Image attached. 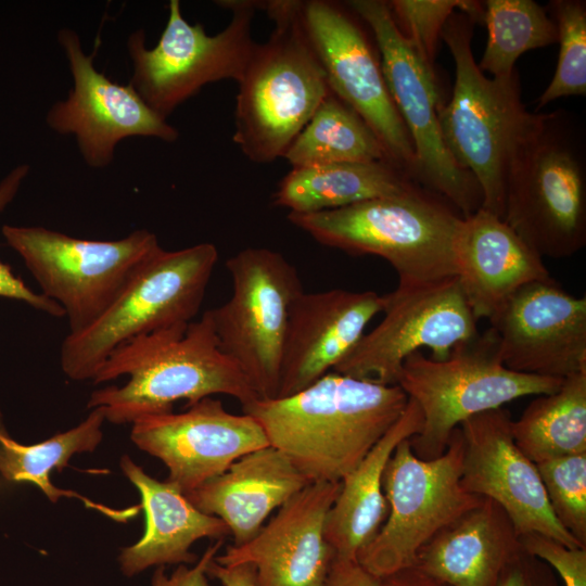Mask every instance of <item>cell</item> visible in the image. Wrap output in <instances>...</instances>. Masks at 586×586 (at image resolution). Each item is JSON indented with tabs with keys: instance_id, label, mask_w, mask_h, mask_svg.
<instances>
[{
	"instance_id": "obj_32",
	"label": "cell",
	"mask_w": 586,
	"mask_h": 586,
	"mask_svg": "<svg viewBox=\"0 0 586 586\" xmlns=\"http://www.w3.org/2000/svg\"><path fill=\"white\" fill-rule=\"evenodd\" d=\"M548 8L560 50L553 77L537 99L536 111L562 97L586 94V3L553 0Z\"/></svg>"
},
{
	"instance_id": "obj_18",
	"label": "cell",
	"mask_w": 586,
	"mask_h": 586,
	"mask_svg": "<svg viewBox=\"0 0 586 586\" xmlns=\"http://www.w3.org/2000/svg\"><path fill=\"white\" fill-rule=\"evenodd\" d=\"M489 322L512 371L565 379L586 370V297L551 277L519 289Z\"/></svg>"
},
{
	"instance_id": "obj_38",
	"label": "cell",
	"mask_w": 586,
	"mask_h": 586,
	"mask_svg": "<svg viewBox=\"0 0 586 586\" xmlns=\"http://www.w3.org/2000/svg\"><path fill=\"white\" fill-rule=\"evenodd\" d=\"M222 545L221 539L208 546L192 566L180 564L176 571L167 576L164 566H158L151 581L152 586H211L207 579V569L217 556Z\"/></svg>"
},
{
	"instance_id": "obj_33",
	"label": "cell",
	"mask_w": 586,
	"mask_h": 586,
	"mask_svg": "<svg viewBox=\"0 0 586 586\" xmlns=\"http://www.w3.org/2000/svg\"><path fill=\"white\" fill-rule=\"evenodd\" d=\"M396 26L424 63L433 67L442 30L456 11L480 23L484 5L471 0H392L387 1Z\"/></svg>"
},
{
	"instance_id": "obj_11",
	"label": "cell",
	"mask_w": 586,
	"mask_h": 586,
	"mask_svg": "<svg viewBox=\"0 0 586 586\" xmlns=\"http://www.w3.org/2000/svg\"><path fill=\"white\" fill-rule=\"evenodd\" d=\"M1 232L38 282L41 294L61 306L69 333L90 326L161 247L156 235L146 229L117 240L79 239L41 226L4 225Z\"/></svg>"
},
{
	"instance_id": "obj_13",
	"label": "cell",
	"mask_w": 586,
	"mask_h": 586,
	"mask_svg": "<svg viewBox=\"0 0 586 586\" xmlns=\"http://www.w3.org/2000/svg\"><path fill=\"white\" fill-rule=\"evenodd\" d=\"M226 267L232 294L208 309L218 346L258 398H275L290 308L304 291L301 279L281 253L267 247L243 249L227 259Z\"/></svg>"
},
{
	"instance_id": "obj_9",
	"label": "cell",
	"mask_w": 586,
	"mask_h": 586,
	"mask_svg": "<svg viewBox=\"0 0 586 586\" xmlns=\"http://www.w3.org/2000/svg\"><path fill=\"white\" fill-rule=\"evenodd\" d=\"M232 12L229 24L207 35L202 24L191 25L178 0H170L166 26L153 48L145 31H132L127 51L132 63L130 87L157 115L167 117L205 85L224 79L239 82L257 42L252 26L263 2L217 1Z\"/></svg>"
},
{
	"instance_id": "obj_34",
	"label": "cell",
	"mask_w": 586,
	"mask_h": 586,
	"mask_svg": "<svg viewBox=\"0 0 586 586\" xmlns=\"http://www.w3.org/2000/svg\"><path fill=\"white\" fill-rule=\"evenodd\" d=\"M536 467L555 517L586 548V453Z\"/></svg>"
},
{
	"instance_id": "obj_36",
	"label": "cell",
	"mask_w": 586,
	"mask_h": 586,
	"mask_svg": "<svg viewBox=\"0 0 586 586\" xmlns=\"http://www.w3.org/2000/svg\"><path fill=\"white\" fill-rule=\"evenodd\" d=\"M522 549L548 564L564 586H586V548L568 547L537 532L520 534Z\"/></svg>"
},
{
	"instance_id": "obj_24",
	"label": "cell",
	"mask_w": 586,
	"mask_h": 586,
	"mask_svg": "<svg viewBox=\"0 0 586 586\" xmlns=\"http://www.w3.org/2000/svg\"><path fill=\"white\" fill-rule=\"evenodd\" d=\"M521 550L520 534L507 512L484 497L428 540L412 566L449 586H497Z\"/></svg>"
},
{
	"instance_id": "obj_6",
	"label": "cell",
	"mask_w": 586,
	"mask_h": 586,
	"mask_svg": "<svg viewBox=\"0 0 586 586\" xmlns=\"http://www.w3.org/2000/svg\"><path fill=\"white\" fill-rule=\"evenodd\" d=\"M217 260L218 251L212 243L176 251L160 247L90 326L67 334L60 354L64 374L73 381L93 380L118 346L193 321Z\"/></svg>"
},
{
	"instance_id": "obj_8",
	"label": "cell",
	"mask_w": 586,
	"mask_h": 586,
	"mask_svg": "<svg viewBox=\"0 0 586 586\" xmlns=\"http://www.w3.org/2000/svg\"><path fill=\"white\" fill-rule=\"evenodd\" d=\"M562 381L506 368L491 327L442 360L418 351L403 361L397 377V385L423 415L421 431L409 440L411 449L420 459H435L464 420L520 397L553 393Z\"/></svg>"
},
{
	"instance_id": "obj_5",
	"label": "cell",
	"mask_w": 586,
	"mask_h": 586,
	"mask_svg": "<svg viewBox=\"0 0 586 586\" xmlns=\"http://www.w3.org/2000/svg\"><path fill=\"white\" fill-rule=\"evenodd\" d=\"M286 218L322 245L385 259L398 281L457 276L454 244L462 216L423 188Z\"/></svg>"
},
{
	"instance_id": "obj_26",
	"label": "cell",
	"mask_w": 586,
	"mask_h": 586,
	"mask_svg": "<svg viewBox=\"0 0 586 586\" xmlns=\"http://www.w3.org/2000/svg\"><path fill=\"white\" fill-rule=\"evenodd\" d=\"M423 425L420 407L408 398L398 420L341 481L331 507L324 535L334 559L357 560L359 552L380 530L387 514L383 474L400 442L417 435Z\"/></svg>"
},
{
	"instance_id": "obj_20",
	"label": "cell",
	"mask_w": 586,
	"mask_h": 586,
	"mask_svg": "<svg viewBox=\"0 0 586 586\" xmlns=\"http://www.w3.org/2000/svg\"><path fill=\"white\" fill-rule=\"evenodd\" d=\"M341 482H314L285 504L250 540L228 546L215 561L253 564L256 586H324L334 552L324 528Z\"/></svg>"
},
{
	"instance_id": "obj_23",
	"label": "cell",
	"mask_w": 586,
	"mask_h": 586,
	"mask_svg": "<svg viewBox=\"0 0 586 586\" xmlns=\"http://www.w3.org/2000/svg\"><path fill=\"white\" fill-rule=\"evenodd\" d=\"M310 482L279 449L266 446L235 460L187 498L202 512L225 522L241 545L264 526L270 513Z\"/></svg>"
},
{
	"instance_id": "obj_41",
	"label": "cell",
	"mask_w": 586,
	"mask_h": 586,
	"mask_svg": "<svg viewBox=\"0 0 586 586\" xmlns=\"http://www.w3.org/2000/svg\"><path fill=\"white\" fill-rule=\"evenodd\" d=\"M382 586H449L413 566L403 569L381 579Z\"/></svg>"
},
{
	"instance_id": "obj_40",
	"label": "cell",
	"mask_w": 586,
	"mask_h": 586,
	"mask_svg": "<svg viewBox=\"0 0 586 586\" xmlns=\"http://www.w3.org/2000/svg\"><path fill=\"white\" fill-rule=\"evenodd\" d=\"M207 575L218 579L222 586H256L255 568L250 563L221 565L214 559L207 569Z\"/></svg>"
},
{
	"instance_id": "obj_3",
	"label": "cell",
	"mask_w": 586,
	"mask_h": 586,
	"mask_svg": "<svg viewBox=\"0 0 586 586\" xmlns=\"http://www.w3.org/2000/svg\"><path fill=\"white\" fill-rule=\"evenodd\" d=\"M585 152L582 125L563 109L528 112L510 150L502 219L542 258L586 244Z\"/></svg>"
},
{
	"instance_id": "obj_35",
	"label": "cell",
	"mask_w": 586,
	"mask_h": 586,
	"mask_svg": "<svg viewBox=\"0 0 586 586\" xmlns=\"http://www.w3.org/2000/svg\"><path fill=\"white\" fill-rule=\"evenodd\" d=\"M30 168L21 164L9 171L0 181V212H2L15 198ZM0 296L24 302L37 310L52 317H64V311L55 302L41 293L30 290L25 282L14 275L8 264L0 262Z\"/></svg>"
},
{
	"instance_id": "obj_25",
	"label": "cell",
	"mask_w": 586,
	"mask_h": 586,
	"mask_svg": "<svg viewBox=\"0 0 586 586\" xmlns=\"http://www.w3.org/2000/svg\"><path fill=\"white\" fill-rule=\"evenodd\" d=\"M120 469L138 489L145 514V530L118 558L122 572L133 576L151 566L192 564L196 557L190 547L202 538L221 539L230 534L220 519L199 510L177 486L150 476L129 456Z\"/></svg>"
},
{
	"instance_id": "obj_28",
	"label": "cell",
	"mask_w": 586,
	"mask_h": 586,
	"mask_svg": "<svg viewBox=\"0 0 586 586\" xmlns=\"http://www.w3.org/2000/svg\"><path fill=\"white\" fill-rule=\"evenodd\" d=\"M105 412L102 407L92 408L87 418L76 426L58 433L42 442L24 445L12 438L3 423L0 411V474L9 482H27L38 487L51 502L61 498H77L91 508L118 522L137 515L140 506L115 509L94 502L69 489L53 485V470H63L76 454L92 453L101 443Z\"/></svg>"
},
{
	"instance_id": "obj_15",
	"label": "cell",
	"mask_w": 586,
	"mask_h": 586,
	"mask_svg": "<svg viewBox=\"0 0 586 586\" xmlns=\"http://www.w3.org/2000/svg\"><path fill=\"white\" fill-rule=\"evenodd\" d=\"M300 11L330 90L365 120L390 162L415 181V149L360 18L331 0L300 1Z\"/></svg>"
},
{
	"instance_id": "obj_39",
	"label": "cell",
	"mask_w": 586,
	"mask_h": 586,
	"mask_svg": "<svg viewBox=\"0 0 586 586\" xmlns=\"http://www.w3.org/2000/svg\"><path fill=\"white\" fill-rule=\"evenodd\" d=\"M324 586H382L357 560L333 559Z\"/></svg>"
},
{
	"instance_id": "obj_31",
	"label": "cell",
	"mask_w": 586,
	"mask_h": 586,
	"mask_svg": "<svg viewBox=\"0 0 586 586\" xmlns=\"http://www.w3.org/2000/svg\"><path fill=\"white\" fill-rule=\"evenodd\" d=\"M487 42L479 68L496 79H509L526 51L557 42V26L547 9L532 0L484 2Z\"/></svg>"
},
{
	"instance_id": "obj_19",
	"label": "cell",
	"mask_w": 586,
	"mask_h": 586,
	"mask_svg": "<svg viewBox=\"0 0 586 586\" xmlns=\"http://www.w3.org/2000/svg\"><path fill=\"white\" fill-rule=\"evenodd\" d=\"M511 422L510 412L500 407L459 425L463 437L461 486L497 502L519 534L537 532L568 547L585 548L555 517L536 463L517 446Z\"/></svg>"
},
{
	"instance_id": "obj_22",
	"label": "cell",
	"mask_w": 586,
	"mask_h": 586,
	"mask_svg": "<svg viewBox=\"0 0 586 586\" xmlns=\"http://www.w3.org/2000/svg\"><path fill=\"white\" fill-rule=\"evenodd\" d=\"M454 260L476 320H491L519 289L550 278L543 258L502 218L483 208L462 217Z\"/></svg>"
},
{
	"instance_id": "obj_16",
	"label": "cell",
	"mask_w": 586,
	"mask_h": 586,
	"mask_svg": "<svg viewBox=\"0 0 586 586\" xmlns=\"http://www.w3.org/2000/svg\"><path fill=\"white\" fill-rule=\"evenodd\" d=\"M58 43L68 63L73 87L65 100L48 111V127L62 136H73L85 163L97 169L107 167L118 143L130 137H149L165 142L178 139V130L152 111L128 84L112 81L94 66L98 50L87 54L77 33L58 31Z\"/></svg>"
},
{
	"instance_id": "obj_29",
	"label": "cell",
	"mask_w": 586,
	"mask_h": 586,
	"mask_svg": "<svg viewBox=\"0 0 586 586\" xmlns=\"http://www.w3.org/2000/svg\"><path fill=\"white\" fill-rule=\"evenodd\" d=\"M511 432L534 463L586 453V370L563 379L550 394L536 395Z\"/></svg>"
},
{
	"instance_id": "obj_10",
	"label": "cell",
	"mask_w": 586,
	"mask_h": 586,
	"mask_svg": "<svg viewBox=\"0 0 586 586\" xmlns=\"http://www.w3.org/2000/svg\"><path fill=\"white\" fill-rule=\"evenodd\" d=\"M409 440L398 444L383 474L386 518L357 557L358 563L379 579L412 566L428 540L484 499L460 484L463 437L459 426L435 459L418 458Z\"/></svg>"
},
{
	"instance_id": "obj_4",
	"label": "cell",
	"mask_w": 586,
	"mask_h": 586,
	"mask_svg": "<svg viewBox=\"0 0 586 586\" xmlns=\"http://www.w3.org/2000/svg\"><path fill=\"white\" fill-rule=\"evenodd\" d=\"M273 24L256 43L235 98L233 142L253 163H271L309 122L330 92L326 73L307 36L300 0L264 1Z\"/></svg>"
},
{
	"instance_id": "obj_14",
	"label": "cell",
	"mask_w": 586,
	"mask_h": 586,
	"mask_svg": "<svg viewBox=\"0 0 586 586\" xmlns=\"http://www.w3.org/2000/svg\"><path fill=\"white\" fill-rule=\"evenodd\" d=\"M382 300L381 322L362 335L333 371L397 385L400 367L409 355L428 347L431 358L442 360L457 344L480 333L457 276L398 281Z\"/></svg>"
},
{
	"instance_id": "obj_7",
	"label": "cell",
	"mask_w": 586,
	"mask_h": 586,
	"mask_svg": "<svg viewBox=\"0 0 586 586\" xmlns=\"http://www.w3.org/2000/svg\"><path fill=\"white\" fill-rule=\"evenodd\" d=\"M475 23L456 11L442 30L441 38L455 61L456 78L438 118L447 150L481 189V208L502 218L508 158L528 111L518 73L496 79L479 68L471 47Z\"/></svg>"
},
{
	"instance_id": "obj_2",
	"label": "cell",
	"mask_w": 586,
	"mask_h": 586,
	"mask_svg": "<svg viewBox=\"0 0 586 586\" xmlns=\"http://www.w3.org/2000/svg\"><path fill=\"white\" fill-rule=\"evenodd\" d=\"M128 375L122 386L91 393L87 406L102 407L114 424L173 411L213 395H228L241 405L258 398L239 367L219 348L208 310L199 320L132 339L113 351L93 382Z\"/></svg>"
},
{
	"instance_id": "obj_12",
	"label": "cell",
	"mask_w": 586,
	"mask_h": 586,
	"mask_svg": "<svg viewBox=\"0 0 586 586\" xmlns=\"http://www.w3.org/2000/svg\"><path fill=\"white\" fill-rule=\"evenodd\" d=\"M345 4L371 30L390 95L415 149L416 183L443 198L462 217L475 213L482 207V192L444 143L434 68L403 37L387 1L351 0Z\"/></svg>"
},
{
	"instance_id": "obj_21",
	"label": "cell",
	"mask_w": 586,
	"mask_h": 586,
	"mask_svg": "<svg viewBox=\"0 0 586 586\" xmlns=\"http://www.w3.org/2000/svg\"><path fill=\"white\" fill-rule=\"evenodd\" d=\"M382 308V295L373 291H303L290 308L276 397L293 395L332 371Z\"/></svg>"
},
{
	"instance_id": "obj_30",
	"label": "cell",
	"mask_w": 586,
	"mask_h": 586,
	"mask_svg": "<svg viewBox=\"0 0 586 586\" xmlns=\"http://www.w3.org/2000/svg\"><path fill=\"white\" fill-rule=\"evenodd\" d=\"M283 158L292 168L390 162L370 127L331 90L292 141Z\"/></svg>"
},
{
	"instance_id": "obj_27",
	"label": "cell",
	"mask_w": 586,
	"mask_h": 586,
	"mask_svg": "<svg viewBox=\"0 0 586 586\" xmlns=\"http://www.w3.org/2000/svg\"><path fill=\"white\" fill-rule=\"evenodd\" d=\"M420 188L387 161L292 168L272 195L289 213L336 209L362 201L402 195Z\"/></svg>"
},
{
	"instance_id": "obj_17",
	"label": "cell",
	"mask_w": 586,
	"mask_h": 586,
	"mask_svg": "<svg viewBox=\"0 0 586 586\" xmlns=\"http://www.w3.org/2000/svg\"><path fill=\"white\" fill-rule=\"evenodd\" d=\"M187 407L183 412L139 418L130 433L138 448L166 466V481L183 494L218 476L242 456L269 446L252 416L231 413L219 399L205 397Z\"/></svg>"
},
{
	"instance_id": "obj_37",
	"label": "cell",
	"mask_w": 586,
	"mask_h": 586,
	"mask_svg": "<svg viewBox=\"0 0 586 586\" xmlns=\"http://www.w3.org/2000/svg\"><path fill=\"white\" fill-rule=\"evenodd\" d=\"M497 586H560L558 576L542 560L523 549L507 564Z\"/></svg>"
},
{
	"instance_id": "obj_1",
	"label": "cell",
	"mask_w": 586,
	"mask_h": 586,
	"mask_svg": "<svg viewBox=\"0 0 586 586\" xmlns=\"http://www.w3.org/2000/svg\"><path fill=\"white\" fill-rule=\"evenodd\" d=\"M408 397L386 385L330 371L285 397L242 406L282 451L314 482H341L398 420Z\"/></svg>"
}]
</instances>
